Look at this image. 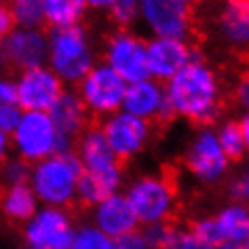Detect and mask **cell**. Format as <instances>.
Returning a JSON list of instances; mask_svg holds the SVG:
<instances>
[{"label": "cell", "mask_w": 249, "mask_h": 249, "mask_svg": "<svg viewBox=\"0 0 249 249\" xmlns=\"http://www.w3.org/2000/svg\"><path fill=\"white\" fill-rule=\"evenodd\" d=\"M211 249H239V245H232V243H224V245H217V247H211Z\"/></svg>", "instance_id": "f35d334b"}, {"label": "cell", "mask_w": 249, "mask_h": 249, "mask_svg": "<svg viewBox=\"0 0 249 249\" xmlns=\"http://www.w3.org/2000/svg\"><path fill=\"white\" fill-rule=\"evenodd\" d=\"M176 2H179V4H186V7H190V4L198 2V0H176Z\"/></svg>", "instance_id": "b9f144b4"}, {"label": "cell", "mask_w": 249, "mask_h": 249, "mask_svg": "<svg viewBox=\"0 0 249 249\" xmlns=\"http://www.w3.org/2000/svg\"><path fill=\"white\" fill-rule=\"evenodd\" d=\"M215 135H217V144H220L222 152L226 154L228 160H241L245 157L247 150H245V142H243L239 123H234V121L224 123Z\"/></svg>", "instance_id": "d4e9b609"}, {"label": "cell", "mask_w": 249, "mask_h": 249, "mask_svg": "<svg viewBox=\"0 0 249 249\" xmlns=\"http://www.w3.org/2000/svg\"><path fill=\"white\" fill-rule=\"evenodd\" d=\"M47 114L51 116L57 133L64 135V138L74 140L89 129V110L85 108L78 93H74V91L61 93L59 99L51 106V110Z\"/></svg>", "instance_id": "e0dca14e"}, {"label": "cell", "mask_w": 249, "mask_h": 249, "mask_svg": "<svg viewBox=\"0 0 249 249\" xmlns=\"http://www.w3.org/2000/svg\"><path fill=\"white\" fill-rule=\"evenodd\" d=\"M30 249H36V247H30Z\"/></svg>", "instance_id": "7bdbcfd3"}, {"label": "cell", "mask_w": 249, "mask_h": 249, "mask_svg": "<svg viewBox=\"0 0 249 249\" xmlns=\"http://www.w3.org/2000/svg\"><path fill=\"white\" fill-rule=\"evenodd\" d=\"M112 249H148V245H146V239L142 236L140 230H133V232H129V234L112 239Z\"/></svg>", "instance_id": "f546056e"}, {"label": "cell", "mask_w": 249, "mask_h": 249, "mask_svg": "<svg viewBox=\"0 0 249 249\" xmlns=\"http://www.w3.org/2000/svg\"><path fill=\"white\" fill-rule=\"evenodd\" d=\"M165 95L173 114L184 116L195 124H211L222 110V89L215 72L198 59V55L184 66L171 80H167Z\"/></svg>", "instance_id": "6da1fadb"}, {"label": "cell", "mask_w": 249, "mask_h": 249, "mask_svg": "<svg viewBox=\"0 0 249 249\" xmlns=\"http://www.w3.org/2000/svg\"><path fill=\"white\" fill-rule=\"evenodd\" d=\"M217 232L222 236V243H232V245H241L243 239L249 232V209L247 205L234 203L230 207L222 209L215 217Z\"/></svg>", "instance_id": "7402d4cb"}, {"label": "cell", "mask_w": 249, "mask_h": 249, "mask_svg": "<svg viewBox=\"0 0 249 249\" xmlns=\"http://www.w3.org/2000/svg\"><path fill=\"white\" fill-rule=\"evenodd\" d=\"M123 179V167H114L108 171H85L80 173L78 184H76V196L85 207L104 203L106 198L116 195V188L121 186Z\"/></svg>", "instance_id": "ac0fdd59"}, {"label": "cell", "mask_w": 249, "mask_h": 249, "mask_svg": "<svg viewBox=\"0 0 249 249\" xmlns=\"http://www.w3.org/2000/svg\"><path fill=\"white\" fill-rule=\"evenodd\" d=\"M15 30V21H13V15L9 11V4L0 2V40H4L7 36Z\"/></svg>", "instance_id": "d6a6232c"}, {"label": "cell", "mask_w": 249, "mask_h": 249, "mask_svg": "<svg viewBox=\"0 0 249 249\" xmlns=\"http://www.w3.org/2000/svg\"><path fill=\"white\" fill-rule=\"evenodd\" d=\"M106 66L112 68L127 85L150 78L146 61V42L127 30H118L106 42Z\"/></svg>", "instance_id": "ba28073f"}, {"label": "cell", "mask_w": 249, "mask_h": 249, "mask_svg": "<svg viewBox=\"0 0 249 249\" xmlns=\"http://www.w3.org/2000/svg\"><path fill=\"white\" fill-rule=\"evenodd\" d=\"M70 249H112V239L97 228H83L74 234Z\"/></svg>", "instance_id": "484cf974"}, {"label": "cell", "mask_w": 249, "mask_h": 249, "mask_svg": "<svg viewBox=\"0 0 249 249\" xmlns=\"http://www.w3.org/2000/svg\"><path fill=\"white\" fill-rule=\"evenodd\" d=\"M23 116V110L17 104H0V131L4 135H13Z\"/></svg>", "instance_id": "f1b7e54d"}, {"label": "cell", "mask_w": 249, "mask_h": 249, "mask_svg": "<svg viewBox=\"0 0 249 249\" xmlns=\"http://www.w3.org/2000/svg\"><path fill=\"white\" fill-rule=\"evenodd\" d=\"M36 205H38V198L30 188V184L7 186L0 195V211L11 222H30L38 211Z\"/></svg>", "instance_id": "44dd1931"}, {"label": "cell", "mask_w": 249, "mask_h": 249, "mask_svg": "<svg viewBox=\"0 0 249 249\" xmlns=\"http://www.w3.org/2000/svg\"><path fill=\"white\" fill-rule=\"evenodd\" d=\"M95 222L97 230H102L106 236L116 239V236L129 234L133 230H138V215L131 209L127 196L112 195L106 198L104 203H99L95 207Z\"/></svg>", "instance_id": "2e32d148"}, {"label": "cell", "mask_w": 249, "mask_h": 249, "mask_svg": "<svg viewBox=\"0 0 249 249\" xmlns=\"http://www.w3.org/2000/svg\"><path fill=\"white\" fill-rule=\"evenodd\" d=\"M140 15L157 38L188 42L195 38V17L190 7L176 0H140Z\"/></svg>", "instance_id": "52a82bcc"}, {"label": "cell", "mask_w": 249, "mask_h": 249, "mask_svg": "<svg viewBox=\"0 0 249 249\" xmlns=\"http://www.w3.org/2000/svg\"><path fill=\"white\" fill-rule=\"evenodd\" d=\"M49 68L57 74L61 83H80L95 66L89 36L83 28H57L47 36Z\"/></svg>", "instance_id": "3957f363"}, {"label": "cell", "mask_w": 249, "mask_h": 249, "mask_svg": "<svg viewBox=\"0 0 249 249\" xmlns=\"http://www.w3.org/2000/svg\"><path fill=\"white\" fill-rule=\"evenodd\" d=\"M99 129H102L108 146L112 148V152L116 154V159L121 163L133 159L150 138V123L142 121V118L129 114L124 110L110 114L108 121L104 123V127Z\"/></svg>", "instance_id": "8fae6325"}, {"label": "cell", "mask_w": 249, "mask_h": 249, "mask_svg": "<svg viewBox=\"0 0 249 249\" xmlns=\"http://www.w3.org/2000/svg\"><path fill=\"white\" fill-rule=\"evenodd\" d=\"M9 11L13 15L17 28L23 30H40L45 23V9L42 0H11Z\"/></svg>", "instance_id": "cb8c5ba5"}, {"label": "cell", "mask_w": 249, "mask_h": 249, "mask_svg": "<svg viewBox=\"0 0 249 249\" xmlns=\"http://www.w3.org/2000/svg\"><path fill=\"white\" fill-rule=\"evenodd\" d=\"M220 30L230 45L249 47V0H226L220 13Z\"/></svg>", "instance_id": "ffe728a7"}, {"label": "cell", "mask_w": 249, "mask_h": 249, "mask_svg": "<svg viewBox=\"0 0 249 249\" xmlns=\"http://www.w3.org/2000/svg\"><path fill=\"white\" fill-rule=\"evenodd\" d=\"M230 190H232V196L236 201H241V205H249V169H245L234 179Z\"/></svg>", "instance_id": "4dcf8cb0"}, {"label": "cell", "mask_w": 249, "mask_h": 249, "mask_svg": "<svg viewBox=\"0 0 249 249\" xmlns=\"http://www.w3.org/2000/svg\"><path fill=\"white\" fill-rule=\"evenodd\" d=\"M230 160L217 144V135L211 129H201L186 154V167L201 182H217L228 169Z\"/></svg>", "instance_id": "5bb4252c"}, {"label": "cell", "mask_w": 249, "mask_h": 249, "mask_svg": "<svg viewBox=\"0 0 249 249\" xmlns=\"http://www.w3.org/2000/svg\"><path fill=\"white\" fill-rule=\"evenodd\" d=\"M0 64H7V59H4V49H2V40H0Z\"/></svg>", "instance_id": "60d3db41"}, {"label": "cell", "mask_w": 249, "mask_h": 249, "mask_svg": "<svg viewBox=\"0 0 249 249\" xmlns=\"http://www.w3.org/2000/svg\"><path fill=\"white\" fill-rule=\"evenodd\" d=\"M30 163L21 159H7L0 169V178L4 179L7 186H17V184H28L30 182Z\"/></svg>", "instance_id": "83f0119b"}, {"label": "cell", "mask_w": 249, "mask_h": 249, "mask_svg": "<svg viewBox=\"0 0 249 249\" xmlns=\"http://www.w3.org/2000/svg\"><path fill=\"white\" fill-rule=\"evenodd\" d=\"M234 97L243 108L249 112V70L241 74L239 83H236V91H234Z\"/></svg>", "instance_id": "836d02e7"}, {"label": "cell", "mask_w": 249, "mask_h": 249, "mask_svg": "<svg viewBox=\"0 0 249 249\" xmlns=\"http://www.w3.org/2000/svg\"><path fill=\"white\" fill-rule=\"evenodd\" d=\"M85 4L91 9H110L114 0H85Z\"/></svg>", "instance_id": "74e56055"}, {"label": "cell", "mask_w": 249, "mask_h": 249, "mask_svg": "<svg viewBox=\"0 0 249 249\" xmlns=\"http://www.w3.org/2000/svg\"><path fill=\"white\" fill-rule=\"evenodd\" d=\"M42 9H45V23L57 30L76 26L87 4L85 0H42Z\"/></svg>", "instance_id": "603a6c76"}, {"label": "cell", "mask_w": 249, "mask_h": 249, "mask_svg": "<svg viewBox=\"0 0 249 249\" xmlns=\"http://www.w3.org/2000/svg\"><path fill=\"white\" fill-rule=\"evenodd\" d=\"M239 249H249V232H247L245 239H243V243L239 245Z\"/></svg>", "instance_id": "ab89813d"}, {"label": "cell", "mask_w": 249, "mask_h": 249, "mask_svg": "<svg viewBox=\"0 0 249 249\" xmlns=\"http://www.w3.org/2000/svg\"><path fill=\"white\" fill-rule=\"evenodd\" d=\"M123 110L146 123L159 121L165 124L167 121H171L176 116L169 102H167L165 87L152 78L127 85L124 99H123Z\"/></svg>", "instance_id": "7c38bea8"}, {"label": "cell", "mask_w": 249, "mask_h": 249, "mask_svg": "<svg viewBox=\"0 0 249 249\" xmlns=\"http://www.w3.org/2000/svg\"><path fill=\"white\" fill-rule=\"evenodd\" d=\"M0 104H17V83L13 78L0 76Z\"/></svg>", "instance_id": "1f68e13d"}, {"label": "cell", "mask_w": 249, "mask_h": 249, "mask_svg": "<svg viewBox=\"0 0 249 249\" xmlns=\"http://www.w3.org/2000/svg\"><path fill=\"white\" fill-rule=\"evenodd\" d=\"M74 234L70 215L61 207L38 209L23 228L26 241L36 249H70Z\"/></svg>", "instance_id": "30bf717a"}, {"label": "cell", "mask_w": 249, "mask_h": 249, "mask_svg": "<svg viewBox=\"0 0 249 249\" xmlns=\"http://www.w3.org/2000/svg\"><path fill=\"white\" fill-rule=\"evenodd\" d=\"M17 83V106L23 112H49L64 93V83L49 66L30 68L19 74Z\"/></svg>", "instance_id": "9c48e42d"}, {"label": "cell", "mask_w": 249, "mask_h": 249, "mask_svg": "<svg viewBox=\"0 0 249 249\" xmlns=\"http://www.w3.org/2000/svg\"><path fill=\"white\" fill-rule=\"evenodd\" d=\"M9 150H11V138L0 131V163H4V160H7Z\"/></svg>", "instance_id": "d590c367"}, {"label": "cell", "mask_w": 249, "mask_h": 249, "mask_svg": "<svg viewBox=\"0 0 249 249\" xmlns=\"http://www.w3.org/2000/svg\"><path fill=\"white\" fill-rule=\"evenodd\" d=\"M78 160L85 171H108L114 167H123L116 154L108 146L99 127H89L78 140Z\"/></svg>", "instance_id": "d6986e66"}, {"label": "cell", "mask_w": 249, "mask_h": 249, "mask_svg": "<svg viewBox=\"0 0 249 249\" xmlns=\"http://www.w3.org/2000/svg\"><path fill=\"white\" fill-rule=\"evenodd\" d=\"M239 127H241V133H243V142H245V150L249 152V112L239 121Z\"/></svg>", "instance_id": "8d00e7d4"}, {"label": "cell", "mask_w": 249, "mask_h": 249, "mask_svg": "<svg viewBox=\"0 0 249 249\" xmlns=\"http://www.w3.org/2000/svg\"><path fill=\"white\" fill-rule=\"evenodd\" d=\"M127 201L142 224H157L173 217L176 179L167 176H148L138 179L127 192Z\"/></svg>", "instance_id": "277c9868"}, {"label": "cell", "mask_w": 249, "mask_h": 249, "mask_svg": "<svg viewBox=\"0 0 249 249\" xmlns=\"http://www.w3.org/2000/svg\"><path fill=\"white\" fill-rule=\"evenodd\" d=\"M176 249H211V247L205 245V243H201L195 234H190L188 230H186V232H179L178 234V245H176Z\"/></svg>", "instance_id": "e575fe53"}, {"label": "cell", "mask_w": 249, "mask_h": 249, "mask_svg": "<svg viewBox=\"0 0 249 249\" xmlns=\"http://www.w3.org/2000/svg\"><path fill=\"white\" fill-rule=\"evenodd\" d=\"M110 19L121 28H127L140 17V0H114V4L108 9Z\"/></svg>", "instance_id": "4316f807"}, {"label": "cell", "mask_w": 249, "mask_h": 249, "mask_svg": "<svg viewBox=\"0 0 249 249\" xmlns=\"http://www.w3.org/2000/svg\"><path fill=\"white\" fill-rule=\"evenodd\" d=\"M127 83L106 64L93 66L78 83V97L89 114H114L123 108Z\"/></svg>", "instance_id": "8992f818"}, {"label": "cell", "mask_w": 249, "mask_h": 249, "mask_svg": "<svg viewBox=\"0 0 249 249\" xmlns=\"http://www.w3.org/2000/svg\"><path fill=\"white\" fill-rule=\"evenodd\" d=\"M196 53L192 51L188 42L171 40V38H154L146 42V61H148V76L157 83H167L176 74L188 66Z\"/></svg>", "instance_id": "4fadbf2b"}, {"label": "cell", "mask_w": 249, "mask_h": 249, "mask_svg": "<svg viewBox=\"0 0 249 249\" xmlns=\"http://www.w3.org/2000/svg\"><path fill=\"white\" fill-rule=\"evenodd\" d=\"M83 173L78 157L74 152L53 154L34 163L30 169V188L47 207H66L76 196V184Z\"/></svg>", "instance_id": "7a4b0ae2"}, {"label": "cell", "mask_w": 249, "mask_h": 249, "mask_svg": "<svg viewBox=\"0 0 249 249\" xmlns=\"http://www.w3.org/2000/svg\"><path fill=\"white\" fill-rule=\"evenodd\" d=\"M2 49L7 64L17 66L21 72L47 64L49 42L40 30L17 28L2 40Z\"/></svg>", "instance_id": "9a60e30c"}, {"label": "cell", "mask_w": 249, "mask_h": 249, "mask_svg": "<svg viewBox=\"0 0 249 249\" xmlns=\"http://www.w3.org/2000/svg\"><path fill=\"white\" fill-rule=\"evenodd\" d=\"M57 129L47 112H23L19 124L11 135V146L21 160L38 163L57 152Z\"/></svg>", "instance_id": "5b68a950"}]
</instances>
